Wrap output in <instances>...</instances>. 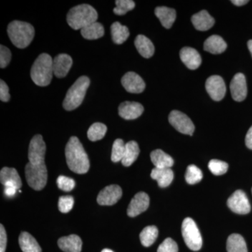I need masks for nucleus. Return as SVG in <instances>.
<instances>
[{
  "label": "nucleus",
  "mask_w": 252,
  "mask_h": 252,
  "mask_svg": "<svg viewBox=\"0 0 252 252\" xmlns=\"http://www.w3.org/2000/svg\"><path fill=\"white\" fill-rule=\"evenodd\" d=\"M245 144L249 149H252V126L250 127L245 137Z\"/></svg>",
  "instance_id": "44"
},
{
  "label": "nucleus",
  "mask_w": 252,
  "mask_h": 252,
  "mask_svg": "<svg viewBox=\"0 0 252 252\" xmlns=\"http://www.w3.org/2000/svg\"><path fill=\"white\" fill-rule=\"evenodd\" d=\"M58 245L61 250L64 252H81L82 241L77 235H70L59 239Z\"/></svg>",
  "instance_id": "21"
},
{
  "label": "nucleus",
  "mask_w": 252,
  "mask_h": 252,
  "mask_svg": "<svg viewBox=\"0 0 252 252\" xmlns=\"http://www.w3.org/2000/svg\"><path fill=\"white\" fill-rule=\"evenodd\" d=\"M126 152V144L122 139H117L113 144L111 159L114 162L122 161Z\"/></svg>",
  "instance_id": "35"
},
{
  "label": "nucleus",
  "mask_w": 252,
  "mask_h": 252,
  "mask_svg": "<svg viewBox=\"0 0 252 252\" xmlns=\"http://www.w3.org/2000/svg\"><path fill=\"white\" fill-rule=\"evenodd\" d=\"M7 236L2 224L0 225V252H6Z\"/></svg>",
  "instance_id": "43"
},
{
  "label": "nucleus",
  "mask_w": 252,
  "mask_h": 252,
  "mask_svg": "<svg viewBox=\"0 0 252 252\" xmlns=\"http://www.w3.org/2000/svg\"><path fill=\"white\" fill-rule=\"evenodd\" d=\"M208 167L212 173L217 176L223 175L228 169V163L217 159L210 160Z\"/></svg>",
  "instance_id": "37"
},
{
  "label": "nucleus",
  "mask_w": 252,
  "mask_h": 252,
  "mask_svg": "<svg viewBox=\"0 0 252 252\" xmlns=\"http://www.w3.org/2000/svg\"><path fill=\"white\" fill-rule=\"evenodd\" d=\"M169 122L181 133L192 135L195 130V126L190 118L180 111L173 110L169 115Z\"/></svg>",
  "instance_id": "8"
},
{
  "label": "nucleus",
  "mask_w": 252,
  "mask_h": 252,
  "mask_svg": "<svg viewBox=\"0 0 252 252\" xmlns=\"http://www.w3.org/2000/svg\"><path fill=\"white\" fill-rule=\"evenodd\" d=\"M144 112V107L140 103L135 102H124L119 105V114L126 120L137 119Z\"/></svg>",
  "instance_id": "17"
},
{
  "label": "nucleus",
  "mask_w": 252,
  "mask_h": 252,
  "mask_svg": "<svg viewBox=\"0 0 252 252\" xmlns=\"http://www.w3.org/2000/svg\"><path fill=\"white\" fill-rule=\"evenodd\" d=\"M227 205L230 210L239 215H247L251 210L248 196L242 190H238L228 199Z\"/></svg>",
  "instance_id": "10"
},
{
  "label": "nucleus",
  "mask_w": 252,
  "mask_h": 252,
  "mask_svg": "<svg viewBox=\"0 0 252 252\" xmlns=\"http://www.w3.org/2000/svg\"><path fill=\"white\" fill-rule=\"evenodd\" d=\"M230 92L233 99L237 102H242L247 97L248 87L246 79L242 73L235 74L230 85Z\"/></svg>",
  "instance_id": "13"
},
{
  "label": "nucleus",
  "mask_w": 252,
  "mask_h": 252,
  "mask_svg": "<svg viewBox=\"0 0 252 252\" xmlns=\"http://www.w3.org/2000/svg\"><path fill=\"white\" fill-rule=\"evenodd\" d=\"M11 59V51L6 46H0V67H7Z\"/></svg>",
  "instance_id": "41"
},
{
  "label": "nucleus",
  "mask_w": 252,
  "mask_h": 252,
  "mask_svg": "<svg viewBox=\"0 0 252 252\" xmlns=\"http://www.w3.org/2000/svg\"><path fill=\"white\" fill-rule=\"evenodd\" d=\"M53 61L49 54H41L33 63L31 77L36 85L41 87L49 85L54 74Z\"/></svg>",
  "instance_id": "3"
},
{
  "label": "nucleus",
  "mask_w": 252,
  "mask_h": 252,
  "mask_svg": "<svg viewBox=\"0 0 252 252\" xmlns=\"http://www.w3.org/2000/svg\"><path fill=\"white\" fill-rule=\"evenodd\" d=\"M151 160L157 168H171L174 165L172 158L161 149H157L151 153Z\"/></svg>",
  "instance_id": "26"
},
{
  "label": "nucleus",
  "mask_w": 252,
  "mask_h": 252,
  "mask_svg": "<svg viewBox=\"0 0 252 252\" xmlns=\"http://www.w3.org/2000/svg\"><path fill=\"white\" fill-rule=\"evenodd\" d=\"M180 59L189 69H198L201 64L202 60L200 54L196 50L190 47L183 48L180 51Z\"/></svg>",
  "instance_id": "19"
},
{
  "label": "nucleus",
  "mask_w": 252,
  "mask_h": 252,
  "mask_svg": "<svg viewBox=\"0 0 252 252\" xmlns=\"http://www.w3.org/2000/svg\"><path fill=\"white\" fill-rule=\"evenodd\" d=\"M46 147L45 142L43 140L42 136L36 135L33 137L31 141L28 151V158L32 165L44 162Z\"/></svg>",
  "instance_id": "9"
},
{
  "label": "nucleus",
  "mask_w": 252,
  "mask_h": 252,
  "mask_svg": "<svg viewBox=\"0 0 252 252\" xmlns=\"http://www.w3.org/2000/svg\"><path fill=\"white\" fill-rule=\"evenodd\" d=\"M135 45L141 56L145 59L152 57L155 52L153 43L149 38L142 34L137 36L135 40Z\"/></svg>",
  "instance_id": "25"
},
{
  "label": "nucleus",
  "mask_w": 252,
  "mask_h": 252,
  "mask_svg": "<svg viewBox=\"0 0 252 252\" xmlns=\"http://www.w3.org/2000/svg\"><path fill=\"white\" fill-rule=\"evenodd\" d=\"M158 230L155 225H149L141 232L140 238L141 243L144 247L152 246L158 238Z\"/></svg>",
  "instance_id": "32"
},
{
  "label": "nucleus",
  "mask_w": 252,
  "mask_h": 252,
  "mask_svg": "<svg viewBox=\"0 0 252 252\" xmlns=\"http://www.w3.org/2000/svg\"><path fill=\"white\" fill-rule=\"evenodd\" d=\"M149 206V197L144 192L136 194L127 207V214L130 217H137L145 212Z\"/></svg>",
  "instance_id": "15"
},
{
  "label": "nucleus",
  "mask_w": 252,
  "mask_h": 252,
  "mask_svg": "<svg viewBox=\"0 0 252 252\" xmlns=\"http://www.w3.org/2000/svg\"><path fill=\"white\" fill-rule=\"evenodd\" d=\"M90 84V79L86 76L79 77L74 82L68 90L63 101V107L65 110L72 111L81 105Z\"/></svg>",
  "instance_id": "5"
},
{
  "label": "nucleus",
  "mask_w": 252,
  "mask_h": 252,
  "mask_svg": "<svg viewBox=\"0 0 252 252\" xmlns=\"http://www.w3.org/2000/svg\"><path fill=\"white\" fill-rule=\"evenodd\" d=\"M18 243L23 252H41L40 246L35 238L28 232H22L21 233Z\"/></svg>",
  "instance_id": "27"
},
{
  "label": "nucleus",
  "mask_w": 252,
  "mask_h": 252,
  "mask_svg": "<svg viewBox=\"0 0 252 252\" xmlns=\"http://www.w3.org/2000/svg\"><path fill=\"white\" fill-rule=\"evenodd\" d=\"M114 13L118 16H123L135 8V1L132 0H117Z\"/></svg>",
  "instance_id": "36"
},
{
  "label": "nucleus",
  "mask_w": 252,
  "mask_h": 252,
  "mask_svg": "<svg viewBox=\"0 0 252 252\" xmlns=\"http://www.w3.org/2000/svg\"><path fill=\"white\" fill-rule=\"evenodd\" d=\"M140 154L138 144L135 141H130L126 144V152L124 158L122 160L123 165L129 167L137 160Z\"/></svg>",
  "instance_id": "29"
},
{
  "label": "nucleus",
  "mask_w": 252,
  "mask_h": 252,
  "mask_svg": "<svg viewBox=\"0 0 252 252\" xmlns=\"http://www.w3.org/2000/svg\"><path fill=\"white\" fill-rule=\"evenodd\" d=\"M26 177L28 185L36 190H41L47 183L48 172L45 162L38 165L28 162L26 166Z\"/></svg>",
  "instance_id": "6"
},
{
  "label": "nucleus",
  "mask_w": 252,
  "mask_h": 252,
  "mask_svg": "<svg viewBox=\"0 0 252 252\" xmlns=\"http://www.w3.org/2000/svg\"><path fill=\"white\" fill-rule=\"evenodd\" d=\"M205 89L211 98L215 101L223 99L226 93L224 81L218 75L211 76L207 79Z\"/></svg>",
  "instance_id": "11"
},
{
  "label": "nucleus",
  "mask_w": 252,
  "mask_h": 252,
  "mask_svg": "<svg viewBox=\"0 0 252 252\" xmlns=\"http://www.w3.org/2000/svg\"><path fill=\"white\" fill-rule=\"evenodd\" d=\"M8 35L12 44L18 49H25L31 44L34 36V28L30 23L14 21L7 28Z\"/></svg>",
  "instance_id": "4"
},
{
  "label": "nucleus",
  "mask_w": 252,
  "mask_h": 252,
  "mask_svg": "<svg viewBox=\"0 0 252 252\" xmlns=\"http://www.w3.org/2000/svg\"><path fill=\"white\" fill-rule=\"evenodd\" d=\"M72 59L66 54L58 55L53 61L54 74L57 78L66 77L72 65Z\"/></svg>",
  "instance_id": "16"
},
{
  "label": "nucleus",
  "mask_w": 252,
  "mask_h": 252,
  "mask_svg": "<svg viewBox=\"0 0 252 252\" xmlns=\"http://www.w3.org/2000/svg\"><path fill=\"white\" fill-rule=\"evenodd\" d=\"M226 249L228 252H248L245 239L239 234H232L228 237Z\"/></svg>",
  "instance_id": "31"
},
{
  "label": "nucleus",
  "mask_w": 252,
  "mask_h": 252,
  "mask_svg": "<svg viewBox=\"0 0 252 252\" xmlns=\"http://www.w3.org/2000/svg\"><path fill=\"white\" fill-rule=\"evenodd\" d=\"M231 2L233 4L236 5V6H240L248 4L249 1L248 0H233V1H231Z\"/></svg>",
  "instance_id": "46"
},
{
  "label": "nucleus",
  "mask_w": 252,
  "mask_h": 252,
  "mask_svg": "<svg viewBox=\"0 0 252 252\" xmlns=\"http://www.w3.org/2000/svg\"><path fill=\"white\" fill-rule=\"evenodd\" d=\"M182 236L187 246L193 251H198L203 245V240L196 223L191 218H186L182 223Z\"/></svg>",
  "instance_id": "7"
},
{
  "label": "nucleus",
  "mask_w": 252,
  "mask_h": 252,
  "mask_svg": "<svg viewBox=\"0 0 252 252\" xmlns=\"http://www.w3.org/2000/svg\"><path fill=\"white\" fill-rule=\"evenodd\" d=\"M122 84L124 89L130 94H141L146 87L142 77L133 72L126 73L122 77Z\"/></svg>",
  "instance_id": "14"
},
{
  "label": "nucleus",
  "mask_w": 252,
  "mask_h": 252,
  "mask_svg": "<svg viewBox=\"0 0 252 252\" xmlns=\"http://www.w3.org/2000/svg\"><path fill=\"white\" fill-rule=\"evenodd\" d=\"M97 11L89 4H80L69 10L67 15V22L72 29L78 31L97 21Z\"/></svg>",
  "instance_id": "2"
},
{
  "label": "nucleus",
  "mask_w": 252,
  "mask_h": 252,
  "mask_svg": "<svg viewBox=\"0 0 252 252\" xmlns=\"http://www.w3.org/2000/svg\"><path fill=\"white\" fill-rule=\"evenodd\" d=\"M157 252H178V245L172 238H168L160 244Z\"/></svg>",
  "instance_id": "40"
},
{
  "label": "nucleus",
  "mask_w": 252,
  "mask_h": 252,
  "mask_svg": "<svg viewBox=\"0 0 252 252\" xmlns=\"http://www.w3.org/2000/svg\"><path fill=\"white\" fill-rule=\"evenodd\" d=\"M153 180L157 181L158 185L161 188H165L172 183L174 178L171 168H157L154 167L151 173Z\"/></svg>",
  "instance_id": "23"
},
{
  "label": "nucleus",
  "mask_w": 252,
  "mask_h": 252,
  "mask_svg": "<svg viewBox=\"0 0 252 252\" xmlns=\"http://www.w3.org/2000/svg\"><path fill=\"white\" fill-rule=\"evenodd\" d=\"M16 190L17 189L14 188V187H4V194L7 197H9V198H11V197H14L15 195H16Z\"/></svg>",
  "instance_id": "45"
},
{
  "label": "nucleus",
  "mask_w": 252,
  "mask_h": 252,
  "mask_svg": "<svg viewBox=\"0 0 252 252\" xmlns=\"http://www.w3.org/2000/svg\"><path fill=\"white\" fill-rule=\"evenodd\" d=\"M155 15L161 23L162 26L167 29H170L172 27L177 17L175 10L166 6H158L156 8Z\"/></svg>",
  "instance_id": "22"
},
{
  "label": "nucleus",
  "mask_w": 252,
  "mask_h": 252,
  "mask_svg": "<svg viewBox=\"0 0 252 252\" xmlns=\"http://www.w3.org/2000/svg\"><path fill=\"white\" fill-rule=\"evenodd\" d=\"M122 197V189L118 185H109L102 189L97 196V202L100 205H114Z\"/></svg>",
  "instance_id": "12"
},
{
  "label": "nucleus",
  "mask_w": 252,
  "mask_h": 252,
  "mask_svg": "<svg viewBox=\"0 0 252 252\" xmlns=\"http://www.w3.org/2000/svg\"><path fill=\"white\" fill-rule=\"evenodd\" d=\"M81 34L84 39H89V40L99 39L104 36V27L100 23L96 21L81 29Z\"/></svg>",
  "instance_id": "28"
},
{
  "label": "nucleus",
  "mask_w": 252,
  "mask_h": 252,
  "mask_svg": "<svg viewBox=\"0 0 252 252\" xmlns=\"http://www.w3.org/2000/svg\"><path fill=\"white\" fill-rule=\"evenodd\" d=\"M248 49L250 50V53L252 56V40H250L248 42Z\"/></svg>",
  "instance_id": "47"
},
{
  "label": "nucleus",
  "mask_w": 252,
  "mask_h": 252,
  "mask_svg": "<svg viewBox=\"0 0 252 252\" xmlns=\"http://www.w3.org/2000/svg\"><path fill=\"white\" fill-rule=\"evenodd\" d=\"M192 23L195 29L199 31H207L213 27L215 18L205 10L194 14L191 18Z\"/></svg>",
  "instance_id": "20"
},
{
  "label": "nucleus",
  "mask_w": 252,
  "mask_h": 252,
  "mask_svg": "<svg viewBox=\"0 0 252 252\" xmlns=\"http://www.w3.org/2000/svg\"><path fill=\"white\" fill-rule=\"evenodd\" d=\"M226 49V43L219 35L210 36L204 43V50L212 54H222Z\"/></svg>",
  "instance_id": "24"
},
{
  "label": "nucleus",
  "mask_w": 252,
  "mask_h": 252,
  "mask_svg": "<svg viewBox=\"0 0 252 252\" xmlns=\"http://www.w3.org/2000/svg\"><path fill=\"white\" fill-rule=\"evenodd\" d=\"M203 172L195 165H189L186 172L185 179L189 185L198 183L203 179Z\"/></svg>",
  "instance_id": "34"
},
{
  "label": "nucleus",
  "mask_w": 252,
  "mask_h": 252,
  "mask_svg": "<svg viewBox=\"0 0 252 252\" xmlns=\"http://www.w3.org/2000/svg\"><path fill=\"white\" fill-rule=\"evenodd\" d=\"M101 252H114L112 250H109V249H104Z\"/></svg>",
  "instance_id": "48"
},
{
  "label": "nucleus",
  "mask_w": 252,
  "mask_h": 252,
  "mask_svg": "<svg viewBox=\"0 0 252 252\" xmlns=\"http://www.w3.org/2000/svg\"></svg>",
  "instance_id": "49"
},
{
  "label": "nucleus",
  "mask_w": 252,
  "mask_h": 252,
  "mask_svg": "<svg viewBox=\"0 0 252 252\" xmlns=\"http://www.w3.org/2000/svg\"><path fill=\"white\" fill-rule=\"evenodd\" d=\"M111 33L113 41L117 44H122L125 42L130 36L128 28L119 22L114 23L111 26Z\"/></svg>",
  "instance_id": "30"
},
{
  "label": "nucleus",
  "mask_w": 252,
  "mask_h": 252,
  "mask_svg": "<svg viewBox=\"0 0 252 252\" xmlns=\"http://www.w3.org/2000/svg\"><path fill=\"white\" fill-rule=\"evenodd\" d=\"M9 89L4 81H0V99L2 102H9L10 99Z\"/></svg>",
  "instance_id": "42"
},
{
  "label": "nucleus",
  "mask_w": 252,
  "mask_h": 252,
  "mask_svg": "<svg viewBox=\"0 0 252 252\" xmlns=\"http://www.w3.org/2000/svg\"><path fill=\"white\" fill-rule=\"evenodd\" d=\"M75 181L65 176L61 175L58 177L57 185L60 189L64 191H71L75 187Z\"/></svg>",
  "instance_id": "38"
},
{
  "label": "nucleus",
  "mask_w": 252,
  "mask_h": 252,
  "mask_svg": "<svg viewBox=\"0 0 252 252\" xmlns=\"http://www.w3.org/2000/svg\"><path fill=\"white\" fill-rule=\"evenodd\" d=\"M107 130V126L104 124L102 123H94L91 126L88 130V137L92 142L102 140L105 135Z\"/></svg>",
  "instance_id": "33"
},
{
  "label": "nucleus",
  "mask_w": 252,
  "mask_h": 252,
  "mask_svg": "<svg viewBox=\"0 0 252 252\" xmlns=\"http://www.w3.org/2000/svg\"><path fill=\"white\" fill-rule=\"evenodd\" d=\"M65 157L69 168L77 174H85L90 162L82 144L77 137H70L65 147Z\"/></svg>",
  "instance_id": "1"
},
{
  "label": "nucleus",
  "mask_w": 252,
  "mask_h": 252,
  "mask_svg": "<svg viewBox=\"0 0 252 252\" xmlns=\"http://www.w3.org/2000/svg\"><path fill=\"white\" fill-rule=\"evenodd\" d=\"M1 183L6 187H12L16 189L22 187V181L18 175L17 170L12 167H3L0 172Z\"/></svg>",
  "instance_id": "18"
},
{
  "label": "nucleus",
  "mask_w": 252,
  "mask_h": 252,
  "mask_svg": "<svg viewBox=\"0 0 252 252\" xmlns=\"http://www.w3.org/2000/svg\"><path fill=\"white\" fill-rule=\"evenodd\" d=\"M74 198L71 195L60 197L59 200V209L62 213H67L72 210L74 206Z\"/></svg>",
  "instance_id": "39"
}]
</instances>
